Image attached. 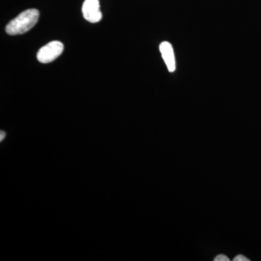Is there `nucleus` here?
<instances>
[{"instance_id":"6","label":"nucleus","mask_w":261,"mask_h":261,"mask_svg":"<svg viewBox=\"0 0 261 261\" xmlns=\"http://www.w3.org/2000/svg\"><path fill=\"white\" fill-rule=\"evenodd\" d=\"M233 261H250V259L247 257L244 256L243 255H238L233 258Z\"/></svg>"},{"instance_id":"5","label":"nucleus","mask_w":261,"mask_h":261,"mask_svg":"<svg viewBox=\"0 0 261 261\" xmlns=\"http://www.w3.org/2000/svg\"><path fill=\"white\" fill-rule=\"evenodd\" d=\"M214 261H229V258L224 254H220L214 258Z\"/></svg>"},{"instance_id":"7","label":"nucleus","mask_w":261,"mask_h":261,"mask_svg":"<svg viewBox=\"0 0 261 261\" xmlns=\"http://www.w3.org/2000/svg\"><path fill=\"white\" fill-rule=\"evenodd\" d=\"M5 136V133L3 130H1V140H3V138H4Z\"/></svg>"},{"instance_id":"4","label":"nucleus","mask_w":261,"mask_h":261,"mask_svg":"<svg viewBox=\"0 0 261 261\" xmlns=\"http://www.w3.org/2000/svg\"><path fill=\"white\" fill-rule=\"evenodd\" d=\"M159 48L163 61L167 66L168 71L171 73L174 72L176 70V58L172 44L168 42H163L160 44Z\"/></svg>"},{"instance_id":"2","label":"nucleus","mask_w":261,"mask_h":261,"mask_svg":"<svg viewBox=\"0 0 261 261\" xmlns=\"http://www.w3.org/2000/svg\"><path fill=\"white\" fill-rule=\"evenodd\" d=\"M63 50H64V46L63 43L59 41H53L38 51L37 60L44 64L51 63L56 60L58 57L61 56Z\"/></svg>"},{"instance_id":"3","label":"nucleus","mask_w":261,"mask_h":261,"mask_svg":"<svg viewBox=\"0 0 261 261\" xmlns=\"http://www.w3.org/2000/svg\"><path fill=\"white\" fill-rule=\"evenodd\" d=\"M82 13L84 19L92 23H98L102 20L99 0H85L82 6Z\"/></svg>"},{"instance_id":"1","label":"nucleus","mask_w":261,"mask_h":261,"mask_svg":"<svg viewBox=\"0 0 261 261\" xmlns=\"http://www.w3.org/2000/svg\"><path fill=\"white\" fill-rule=\"evenodd\" d=\"M39 18V10L37 9L25 10L7 25L5 32L10 36L25 34L37 24Z\"/></svg>"}]
</instances>
